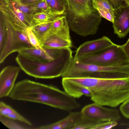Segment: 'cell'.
<instances>
[{"label": "cell", "instance_id": "1", "mask_svg": "<svg viewBox=\"0 0 129 129\" xmlns=\"http://www.w3.org/2000/svg\"><path fill=\"white\" fill-rule=\"evenodd\" d=\"M9 96L13 100L43 104L69 112L80 107L75 98L64 91L28 79L16 83Z\"/></svg>", "mask_w": 129, "mask_h": 129}, {"label": "cell", "instance_id": "2", "mask_svg": "<svg viewBox=\"0 0 129 129\" xmlns=\"http://www.w3.org/2000/svg\"><path fill=\"white\" fill-rule=\"evenodd\" d=\"M67 78L88 89L91 101L101 106L115 107L129 98V77Z\"/></svg>", "mask_w": 129, "mask_h": 129}, {"label": "cell", "instance_id": "3", "mask_svg": "<svg viewBox=\"0 0 129 129\" xmlns=\"http://www.w3.org/2000/svg\"><path fill=\"white\" fill-rule=\"evenodd\" d=\"M70 28L77 35L85 37L96 34L102 17L93 7L91 0H63Z\"/></svg>", "mask_w": 129, "mask_h": 129}, {"label": "cell", "instance_id": "4", "mask_svg": "<svg viewBox=\"0 0 129 129\" xmlns=\"http://www.w3.org/2000/svg\"><path fill=\"white\" fill-rule=\"evenodd\" d=\"M73 58L71 50L68 48L62 55L50 61L36 60L19 53L15 60L20 69L28 75L36 78L51 79L61 76Z\"/></svg>", "mask_w": 129, "mask_h": 129}, {"label": "cell", "instance_id": "5", "mask_svg": "<svg viewBox=\"0 0 129 129\" xmlns=\"http://www.w3.org/2000/svg\"><path fill=\"white\" fill-rule=\"evenodd\" d=\"M119 66H103L80 62L73 58L62 78L92 77L117 78L120 76Z\"/></svg>", "mask_w": 129, "mask_h": 129}, {"label": "cell", "instance_id": "6", "mask_svg": "<svg viewBox=\"0 0 129 129\" xmlns=\"http://www.w3.org/2000/svg\"><path fill=\"white\" fill-rule=\"evenodd\" d=\"M2 14L6 27L7 38L4 46L0 51L1 64L11 54L18 52L24 49L33 47L27 37V29L22 28L13 25L6 17Z\"/></svg>", "mask_w": 129, "mask_h": 129}, {"label": "cell", "instance_id": "7", "mask_svg": "<svg viewBox=\"0 0 129 129\" xmlns=\"http://www.w3.org/2000/svg\"><path fill=\"white\" fill-rule=\"evenodd\" d=\"M75 59L83 63L103 66L129 63L121 45L114 43L97 54Z\"/></svg>", "mask_w": 129, "mask_h": 129}, {"label": "cell", "instance_id": "8", "mask_svg": "<svg viewBox=\"0 0 129 129\" xmlns=\"http://www.w3.org/2000/svg\"><path fill=\"white\" fill-rule=\"evenodd\" d=\"M0 11L13 25L23 28L31 27L34 23L9 0H0Z\"/></svg>", "mask_w": 129, "mask_h": 129}, {"label": "cell", "instance_id": "9", "mask_svg": "<svg viewBox=\"0 0 129 129\" xmlns=\"http://www.w3.org/2000/svg\"><path fill=\"white\" fill-rule=\"evenodd\" d=\"M81 112L84 115L100 122L117 121L121 118L118 109L106 108L94 103L84 106Z\"/></svg>", "mask_w": 129, "mask_h": 129}, {"label": "cell", "instance_id": "10", "mask_svg": "<svg viewBox=\"0 0 129 129\" xmlns=\"http://www.w3.org/2000/svg\"><path fill=\"white\" fill-rule=\"evenodd\" d=\"M114 44L109 38L105 36L85 42L77 48L73 58L76 59L97 54Z\"/></svg>", "mask_w": 129, "mask_h": 129}, {"label": "cell", "instance_id": "11", "mask_svg": "<svg viewBox=\"0 0 129 129\" xmlns=\"http://www.w3.org/2000/svg\"><path fill=\"white\" fill-rule=\"evenodd\" d=\"M47 49L33 47L21 50L18 52L29 58L40 61H52L62 55L66 49Z\"/></svg>", "mask_w": 129, "mask_h": 129}, {"label": "cell", "instance_id": "12", "mask_svg": "<svg viewBox=\"0 0 129 129\" xmlns=\"http://www.w3.org/2000/svg\"><path fill=\"white\" fill-rule=\"evenodd\" d=\"M19 67L7 66L0 73V98L9 96L14 88L20 71Z\"/></svg>", "mask_w": 129, "mask_h": 129}, {"label": "cell", "instance_id": "13", "mask_svg": "<svg viewBox=\"0 0 129 129\" xmlns=\"http://www.w3.org/2000/svg\"><path fill=\"white\" fill-rule=\"evenodd\" d=\"M113 26L114 33L120 38L129 33V6L122 5L114 9Z\"/></svg>", "mask_w": 129, "mask_h": 129}, {"label": "cell", "instance_id": "14", "mask_svg": "<svg viewBox=\"0 0 129 129\" xmlns=\"http://www.w3.org/2000/svg\"><path fill=\"white\" fill-rule=\"evenodd\" d=\"M41 47L47 49H60L70 48L71 40L65 39L52 33L47 32L40 41Z\"/></svg>", "mask_w": 129, "mask_h": 129}, {"label": "cell", "instance_id": "15", "mask_svg": "<svg viewBox=\"0 0 129 129\" xmlns=\"http://www.w3.org/2000/svg\"><path fill=\"white\" fill-rule=\"evenodd\" d=\"M82 115L81 112H70L63 118L54 123L36 127L37 129H72Z\"/></svg>", "mask_w": 129, "mask_h": 129}, {"label": "cell", "instance_id": "16", "mask_svg": "<svg viewBox=\"0 0 129 129\" xmlns=\"http://www.w3.org/2000/svg\"><path fill=\"white\" fill-rule=\"evenodd\" d=\"M62 84L64 91L75 99L83 95L90 98L91 96L90 91L87 88L71 81L67 78H62Z\"/></svg>", "mask_w": 129, "mask_h": 129}, {"label": "cell", "instance_id": "17", "mask_svg": "<svg viewBox=\"0 0 129 129\" xmlns=\"http://www.w3.org/2000/svg\"><path fill=\"white\" fill-rule=\"evenodd\" d=\"M70 29L66 17L62 15L53 20L51 28L47 32L54 33L65 39L71 40Z\"/></svg>", "mask_w": 129, "mask_h": 129}, {"label": "cell", "instance_id": "18", "mask_svg": "<svg viewBox=\"0 0 129 129\" xmlns=\"http://www.w3.org/2000/svg\"><path fill=\"white\" fill-rule=\"evenodd\" d=\"M94 7L101 16L113 22L114 9L107 0H91Z\"/></svg>", "mask_w": 129, "mask_h": 129}, {"label": "cell", "instance_id": "19", "mask_svg": "<svg viewBox=\"0 0 129 129\" xmlns=\"http://www.w3.org/2000/svg\"><path fill=\"white\" fill-rule=\"evenodd\" d=\"M0 115L19 121L30 126H32L31 123L29 121L11 106L1 101L0 102Z\"/></svg>", "mask_w": 129, "mask_h": 129}, {"label": "cell", "instance_id": "20", "mask_svg": "<svg viewBox=\"0 0 129 129\" xmlns=\"http://www.w3.org/2000/svg\"><path fill=\"white\" fill-rule=\"evenodd\" d=\"M101 122L82 114L72 129H93Z\"/></svg>", "mask_w": 129, "mask_h": 129}, {"label": "cell", "instance_id": "21", "mask_svg": "<svg viewBox=\"0 0 129 129\" xmlns=\"http://www.w3.org/2000/svg\"><path fill=\"white\" fill-rule=\"evenodd\" d=\"M52 21L35 24L30 27L39 42L45 34L51 29Z\"/></svg>", "mask_w": 129, "mask_h": 129}, {"label": "cell", "instance_id": "22", "mask_svg": "<svg viewBox=\"0 0 129 129\" xmlns=\"http://www.w3.org/2000/svg\"><path fill=\"white\" fill-rule=\"evenodd\" d=\"M66 9L63 0H51L50 5L49 14L55 17L63 15Z\"/></svg>", "mask_w": 129, "mask_h": 129}, {"label": "cell", "instance_id": "23", "mask_svg": "<svg viewBox=\"0 0 129 129\" xmlns=\"http://www.w3.org/2000/svg\"><path fill=\"white\" fill-rule=\"evenodd\" d=\"M0 121L5 126L10 129H33L31 126H25L18 123L17 121L0 115Z\"/></svg>", "mask_w": 129, "mask_h": 129}, {"label": "cell", "instance_id": "24", "mask_svg": "<svg viewBox=\"0 0 129 129\" xmlns=\"http://www.w3.org/2000/svg\"><path fill=\"white\" fill-rule=\"evenodd\" d=\"M9 0L12 2L15 6L21 11L26 16L33 21V15L36 14L35 9L27 5L23 4L16 0Z\"/></svg>", "mask_w": 129, "mask_h": 129}, {"label": "cell", "instance_id": "25", "mask_svg": "<svg viewBox=\"0 0 129 129\" xmlns=\"http://www.w3.org/2000/svg\"><path fill=\"white\" fill-rule=\"evenodd\" d=\"M57 17L51 16L46 13H36L33 15L34 25L52 20Z\"/></svg>", "mask_w": 129, "mask_h": 129}, {"label": "cell", "instance_id": "26", "mask_svg": "<svg viewBox=\"0 0 129 129\" xmlns=\"http://www.w3.org/2000/svg\"><path fill=\"white\" fill-rule=\"evenodd\" d=\"M0 51L4 46L7 38V29L3 16L0 14Z\"/></svg>", "mask_w": 129, "mask_h": 129}, {"label": "cell", "instance_id": "27", "mask_svg": "<svg viewBox=\"0 0 129 129\" xmlns=\"http://www.w3.org/2000/svg\"><path fill=\"white\" fill-rule=\"evenodd\" d=\"M26 5L35 9L36 14L44 12L49 14V7L45 0H43L37 3Z\"/></svg>", "mask_w": 129, "mask_h": 129}, {"label": "cell", "instance_id": "28", "mask_svg": "<svg viewBox=\"0 0 129 129\" xmlns=\"http://www.w3.org/2000/svg\"><path fill=\"white\" fill-rule=\"evenodd\" d=\"M27 32L28 38L32 46L36 48L40 47L39 42L31 28H27Z\"/></svg>", "mask_w": 129, "mask_h": 129}, {"label": "cell", "instance_id": "29", "mask_svg": "<svg viewBox=\"0 0 129 129\" xmlns=\"http://www.w3.org/2000/svg\"><path fill=\"white\" fill-rule=\"evenodd\" d=\"M117 124V121H116L102 122L94 127L93 129H110L116 126Z\"/></svg>", "mask_w": 129, "mask_h": 129}, {"label": "cell", "instance_id": "30", "mask_svg": "<svg viewBox=\"0 0 129 129\" xmlns=\"http://www.w3.org/2000/svg\"><path fill=\"white\" fill-rule=\"evenodd\" d=\"M120 111L125 117L129 118V98L122 103L119 108Z\"/></svg>", "mask_w": 129, "mask_h": 129}, {"label": "cell", "instance_id": "31", "mask_svg": "<svg viewBox=\"0 0 129 129\" xmlns=\"http://www.w3.org/2000/svg\"><path fill=\"white\" fill-rule=\"evenodd\" d=\"M112 5L114 9L126 4L124 0H107Z\"/></svg>", "mask_w": 129, "mask_h": 129}, {"label": "cell", "instance_id": "32", "mask_svg": "<svg viewBox=\"0 0 129 129\" xmlns=\"http://www.w3.org/2000/svg\"><path fill=\"white\" fill-rule=\"evenodd\" d=\"M123 50L129 61V38L127 42L121 45Z\"/></svg>", "mask_w": 129, "mask_h": 129}, {"label": "cell", "instance_id": "33", "mask_svg": "<svg viewBox=\"0 0 129 129\" xmlns=\"http://www.w3.org/2000/svg\"><path fill=\"white\" fill-rule=\"evenodd\" d=\"M25 5H28L38 2L43 0H15Z\"/></svg>", "mask_w": 129, "mask_h": 129}, {"label": "cell", "instance_id": "34", "mask_svg": "<svg viewBox=\"0 0 129 129\" xmlns=\"http://www.w3.org/2000/svg\"><path fill=\"white\" fill-rule=\"evenodd\" d=\"M49 8L50 5L51 0H45Z\"/></svg>", "mask_w": 129, "mask_h": 129}, {"label": "cell", "instance_id": "35", "mask_svg": "<svg viewBox=\"0 0 129 129\" xmlns=\"http://www.w3.org/2000/svg\"><path fill=\"white\" fill-rule=\"evenodd\" d=\"M126 4L129 6V0H124Z\"/></svg>", "mask_w": 129, "mask_h": 129}, {"label": "cell", "instance_id": "36", "mask_svg": "<svg viewBox=\"0 0 129 129\" xmlns=\"http://www.w3.org/2000/svg\"><path fill=\"white\" fill-rule=\"evenodd\" d=\"M126 124V125H129V124ZM128 129H129V128H128Z\"/></svg>", "mask_w": 129, "mask_h": 129}]
</instances>
